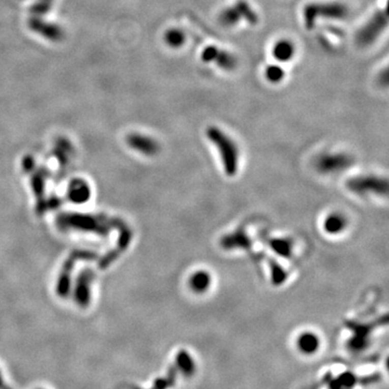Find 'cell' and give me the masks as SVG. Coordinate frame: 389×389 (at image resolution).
<instances>
[{"label": "cell", "instance_id": "obj_19", "mask_svg": "<svg viewBox=\"0 0 389 389\" xmlns=\"http://www.w3.org/2000/svg\"><path fill=\"white\" fill-rule=\"evenodd\" d=\"M219 52H220L219 48H216L214 46H207L202 51L201 58L205 63H211V62L214 63V61H215L216 56H218Z\"/></svg>", "mask_w": 389, "mask_h": 389}, {"label": "cell", "instance_id": "obj_15", "mask_svg": "<svg viewBox=\"0 0 389 389\" xmlns=\"http://www.w3.org/2000/svg\"><path fill=\"white\" fill-rule=\"evenodd\" d=\"M177 365L184 374L192 375L195 371V362L190 354L185 351L181 350L177 354Z\"/></svg>", "mask_w": 389, "mask_h": 389}, {"label": "cell", "instance_id": "obj_11", "mask_svg": "<svg viewBox=\"0 0 389 389\" xmlns=\"http://www.w3.org/2000/svg\"><path fill=\"white\" fill-rule=\"evenodd\" d=\"M320 340L318 335L313 332H305L300 335L297 340V347L301 352L311 354L319 349Z\"/></svg>", "mask_w": 389, "mask_h": 389}, {"label": "cell", "instance_id": "obj_6", "mask_svg": "<svg viewBox=\"0 0 389 389\" xmlns=\"http://www.w3.org/2000/svg\"><path fill=\"white\" fill-rule=\"evenodd\" d=\"M350 163L351 160L347 155L333 154L324 155L321 158H319L317 167L323 173H334L349 167Z\"/></svg>", "mask_w": 389, "mask_h": 389}, {"label": "cell", "instance_id": "obj_16", "mask_svg": "<svg viewBox=\"0 0 389 389\" xmlns=\"http://www.w3.org/2000/svg\"><path fill=\"white\" fill-rule=\"evenodd\" d=\"M166 41L171 48H181L186 41L185 33L178 28H172L166 34Z\"/></svg>", "mask_w": 389, "mask_h": 389}, {"label": "cell", "instance_id": "obj_4", "mask_svg": "<svg viewBox=\"0 0 389 389\" xmlns=\"http://www.w3.org/2000/svg\"><path fill=\"white\" fill-rule=\"evenodd\" d=\"M347 187L350 192L358 195H366L369 193L385 195L388 190L386 179L372 175L352 177L347 182Z\"/></svg>", "mask_w": 389, "mask_h": 389}, {"label": "cell", "instance_id": "obj_14", "mask_svg": "<svg viewBox=\"0 0 389 389\" xmlns=\"http://www.w3.org/2000/svg\"><path fill=\"white\" fill-rule=\"evenodd\" d=\"M214 63L218 64L224 71H232L237 65V58L235 57V55L229 53V52L220 50Z\"/></svg>", "mask_w": 389, "mask_h": 389}, {"label": "cell", "instance_id": "obj_9", "mask_svg": "<svg viewBox=\"0 0 389 389\" xmlns=\"http://www.w3.org/2000/svg\"><path fill=\"white\" fill-rule=\"evenodd\" d=\"M212 283V277L210 273L205 271H197L190 276L188 284L189 288L195 293H204L210 289Z\"/></svg>", "mask_w": 389, "mask_h": 389}, {"label": "cell", "instance_id": "obj_10", "mask_svg": "<svg viewBox=\"0 0 389 389\" xmlns=\"http://www.w3.org/2000/svg\"><path fill=\"white\" fill-rule=\"evenodd\" d=\"M347 227V220L341 213L328 214L323 222V229L328 235H339Z\"/></svg>", "mask_w": 389, "mask_h": 389}, {"label": "cell", "instance_id": "obj_7", "mask_svg": "<svg viewBox=\"0 0 389 389\" xmlns=\"http://www.w3.org/2000/svg\"><path fill=\"white\" fill-rule=\"evenodd\" d=\"M272 53L274 58L278 62H289L295 54V46L288 39H280L274 45Z\"/></svg>", "mask_w": 389, "mask_h": 389}, {"label": "cell", "instance_id": "obj_12", "mask_svg": "<svg viewBox=\"0 0 389 389\" xmlns=\"http://www.w3.org/2000/svg\"><path fill=\"white\" fill-rule=\"evenodd\" d=\"M131 144L134 148L147 155H154L159 149V145L157 144V142L152 140L151 137H146L142 135L133 136L131 140Z\"/></svg>", "mask_w": 389, "mask_h": 389}, {"label": "cell", "instance_id": "obj_5", "mask_svg": "<svg viewBox=\"0 0 389 389\" xmlns=\"http://www.w3.org/2000/svg\"><path fill=\"white\" fill-rule=\"evenodd\" d=\"M242 19L252 24L257 22L256 13L246 2H238L235 6L226 8L220 15L221 24L223 26H227V27L236 25Z\"/></svg>", "mask_w": 389, "mask_h": 389}, {"label": "cell", "instance_id": "obj_8", "mask_svg": "<svg viewBox=\"0 0 389 389\" xmlns=\"http://www.w3.org/2000/svg\"><path fill=\"white\" fill-rule=\"evenodd\" d=\"M221 246L226 250H232V249L248 250L251 246V241L245 231L238 230L236 232L230 233V235L223 237L221 240Z\"/></svg>", "mask_w": 389, "mask_h": 389}, {"label": "cell", "instance_id": "obj_1", "mask_svg": "<svg viewBox=\"0 0 389 389\" xmlns=\"http://www.w3.org/2000/svg\"><path fill=\"white\" fill-rule=\"evenodd\" d=\"M206 136L218 148L226 175L235 176L239 164V151L236 143L218 127L207 128Z\"/></svg>", "mask_w": 389, "mask_h": 389}, {"label": "cell", "instance_id": "obj_17", "mask_svg": "<svg viewBox=\"0 0 389 389\" xmlns=\"http://www.w3.org/2000/svg\"><path fill=\"white\" fill-rule=\"evenodd\" d=\"M264 75H265V78L268 82L279 83L283 80L285 73H284L281 66L277 65V64H272V65H268L266 67Z\"/></svg>", "mask_w": 389, "mask_h": 389}, {"label": "cell", "instance_id": "obj_13", "mask_svg": "<svg viewBox=\"0 0 389 389\" xmlns=\"http://www.w3.org/2000/svg\"><path fill=\"white\" fill-rule=\"evenodd\" d=\"M270 247L276 254L281 257H290L292 254L293 244L289 239H271L268 241Z\"/></svg>", "mask_w": 389, "mask_h": 389}, {"label": "cell", "instance_id": "obj_3", "mask_svg": "<svg viewBox=\"0 0 389 389\" xmlns=\"http://www.w3.org/2000/svg\"><path fill=\"white\" fill-rule=\"evenodd\" d=\"M387 24L388 15L386 9L377 11L358 32L356 38L358 45L361 47L371 46L386 29Z\"/></svg>", "mask_w": 389, "mask_h": 389}, {"label": "cell", "instance_id": "obj_18", "mask_svg": "<svg viewBox=\"0 0 389 389\" xmlns=\"http://www.w3.org/2000/svg\"><path fill=\"white\" fill-rule=\"evenodd\" d=\"M271 267H272V280L274 284L279 285L284 282L287 279V273L284 272L282 266H280L277 262L271 261Z\"/></svg>", "mask_w": 389, "mask_h": 389}, {"label": "cell", "instance_id": "obj_2", "mask_svg": "<svg viewBox=\"0 0 389 389\" xmlns=\"http://www.w3.org/2000/svg\"><path fill=\"white\" fill-rule=\"evenodd\" d=\"M348 8L341 3H311L304 9V21L308 29L314 28L318 19L344 20Z\"/></svg>", "mask_w": 389, "mask_h": 389}]
</instances>
